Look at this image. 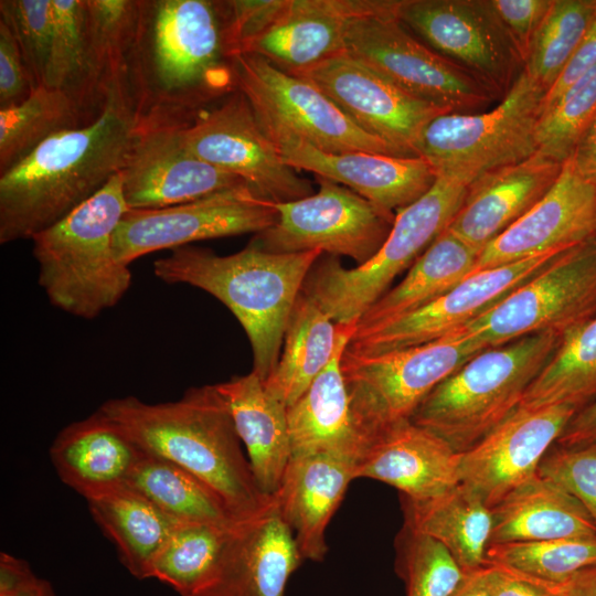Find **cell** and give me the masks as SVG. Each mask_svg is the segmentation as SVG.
I'll use <instances>...</instances> for the list:
<instances>
[{"instance_id":"6da1fadb","label":"cell","mask_w":596,"mask_h":596,"mask_svg":"<svg viewBox=\"0 0 596 596\" xmlns=\"http://www.w3.org/2000/svg\"><path fill=\"white\" fill-rule=\"evenodd\" d=\"M126 89L140 125L180 127L236 91L221 2L141 0Z\"/></svg>"},{"instance_id":"7a4b0ae2","label":"cell","mask_w":596,"mask_h":596,"mask_svg":"<svg viewBox=\"0 0 596 596\" xmlns=\"http://www.w3.org/2000/svg\"><path fill=\"white\" fill-rule=\"evenodd\" d=\"M138 126L128 94L114 88L88 123L0 173V243L31 240L99 192L120 172Z\"/></svg>"},{"instance_id":"3957f363","label":"cell","mask_w":596,"mask_h":596,"mask_svg":"<svg viewBox=\"0 0 596 596\" xmlns=\"http://www.w3.org/2000/svg\"><path fill=\"white\" fill-rule=\"evenodd\" d=\"M98 409L142 451L184 468L210 486L238 522L258 514L273 500L258 488L215 385L190 387L173 402L111 398Z\"/></svg>"},{"instance_id":"277c9868","label":"cell","mask_w":596,"mask_h":596,"mask_svg":"<svg viewBox=\"0 0 596 596\" xmlns=\"http://www.w3.org/2000/svg\"><path fill=\"white\" fill-rule=\"evenodd\" d=\"M320 249L272 253L251 243L231 255L192 245L172 249L153 263V273L168 284L206 291L238 320L251 343L252 371L265 381L275 370L285 330Z\"/></svg>"},{"instance_id":"5b68a950","label":"cell","mask_w":596,"mask_h":596,"mask_svg":"<svg viewBox=\"0 0 596 596\" xmlns=\"http://www.w3.org/2000/svg\"><path fill=\"white\" fill-rule=\"evenodd\" d=\"M127 210L117 173L94 196L31 238L39 285L54 307L91 320L129 290L130 268L118 260L113 245Z\"/></svg>"},{"instance_id":"8992f818","label":"cell","mask_w":596,"mask_h":596,"mask_svg":"<svg viewBox=\"0 0 596 596\" xmlns=\"http://www.w3.org/2000/svg\"><path fill=\"white\" fill-rule=\"evenodd\" d=\"M561 339L540 332L478 352L427 394L409 421L465 453L519 407Z\"/></svg>"},{"instance_id":"52a82bcc","label":"cell","mask_w":596,"mask_h":596,"mask_svg":"<svg viewBox=\"0 0 596 596\" xmlns=\"http://www.w3.org/2000/svg\"><path fill=\"white\" fill-rule=\"evenodd\" d=\"M468 184L437 175L432 188L395 214L380 251L365 264L345 268L338 257H320L302 291L337 323L359 321L391 287L393 280L448 227L459 210Z\"/></svg>"},{"instance_id":"ba28073f","label":"cell","mask_w":596,"mask_h":596,"mask_svg":"<svg viewBox=\"0 0 596 596\" xmlns=\"http://www.w3.org/2000/svg\"><path fill=\"white\" fill-rule=\"evenodd\" d=\"M485 349L458 331L382 353L345 348L341 370L364 451L390 426L409 419L427 394Z\"/></svg>"},{"instance_id":"9c48e42d","label":"cell","mask_w":596,"mask_h":596,"mask_svg":"<svg viewBox=\"0 0 596 596\" xmlns=\"http://www.w3.org/2000/svg\"><path fill=\"white\" fill-rule=\"evenodd\" d=\"M545 95L546 89L522 70L491 110L434 118L421 136L417 156L437 175L468 185L485 172L522 161L538 151L536 128Z\"/></svg>"},{"instance_id":"30bf717a","label":"cell","mask_w":596,"mask_h":596,"mask_svg":"<svg viewBox=\"0 0 596 596\" xmlns=\"http://www.w3.org/2000/svg\"><path fill=\"white\" fill-rule=\"evenodd\" d=\"M594 316L596 235L562 252L496 306L455 331L492 348L540 332L563 337Z\"/></svg>"},{"instance_id":"8fae6325","label":"cell","mask_w":596,"mask_h":596,"mask_svg":"<svg viewBox=\"0 0 596 596\" xmlns=\"http://www.w3.org/2000/svg\"><path fill=\"white\" fill-rule=\"evenodd\" d=\"M233 66L236 87L265 134L289 135L330 153L368 151L407 157L358 127L317 86L266 58L241 53L233 57Z\"/></svg>"},{"instance_id":"7c38bea8","label":"cell","mask_w":596,"mask_h":596,"mask_svg":"<svg viewBox=\"0 0 596 596\" xmlns=\"http://www.w3.org/2000/svg\"><path fill=\"white\" fill-rule=\"evenodd\" d=\"M344 44L400 89L447 113H475L497 98L467 70L416 40L396 15L350 20Z\"/></svg>"},{"instance_id":"4fadbf2b","label":"cell","mask_w":596,"mask_h":596,"mask_svg":"<svg viewBox=\"0 0 596 596\" xmlns=\"http://www.w3.org/2000/svg\"><path fill=\"white\" fill-rule=\"evenodd\" d=\"M315 178L318 191L275 203L276 223L255 234L251 244L272 253L320 249L330 256L349 257L358 266L365 264L386 241L395 214L344 185Z\"/></svg>"},{"instance_id":"5bb4252c","label":"cell","mask_w":596,"mask_h":596,"mask_svg":"<svg viewBox=\"0 0 596 596\" xmlns=\"http://www.w3.org/2000/svg\"><path fill=\"white\" fill-rule=\"evenodd\" d=\"M278 217L275 203L256 194L247 184L224 189L182 204L151 210L128 209L114 234L119 262L160 249H175L191 243L258 234Z\"/></svg>"},{"instance_id":"9a60e30c","label":"cell","mask_w":596,"mask_h":596,"mask_svg":"<svg viewBox=\"0 0 596 596\" xmlns=\"http://www.w3.org/2000/svg\"><path fill=\"white\" fill-rule=\"evenodd\" d=\"M181 134L196 158L238 177L266 200L289 202L313 193L310 183L283 160L238 89L203 109Z\"/></svg>"},{"instance_id":"2e32d148","label":"cell","mask_w":596,"mask_h":596,"mask_svg":"<svg viewBox=\"0 0 596 596\" xmlns=\"http://www.w3.org/2000/svg\"><path fill=\"white\" fill-rule=\"evenodd\" d=\"M397 19L503 97L523 62L488 0H402Z\"/></svg>"},{"instance_id":"e0dca14e","label":"cell","mask_w":596,"mask_h":596,"mask_svg":"<svg viewBox=\"0 0 596 596\" xmlns=\"http://www.w3.org/2000/svg\"><path fill=\"white\" fill-rule=\"evenodd\" d=\"M291 74L317 86L358 127L405 156H417L425 127L447 114L403 92L347 51Z\"/></svg>"},{"instance_id":"ac0fdd59","label":"cell","mask_w":596,"mask_h":596,"mask_svg":"<svg viewBox=\"0 0 596 596\" xmlns=\"http://www.w3.org/2000/svg\"><path fill=\"white\" fill-rule=\"evenodd\" d=\"M564 251H552L473 273L418 310L380 327L355 331L347 348L374 354L440 339L496 306Z\"/></svg>"},{"instance_id":"d6986e66","label":"cell","mask_w":596,"mask_h":596,"mask_svg":"<svg viewBox=\"0 0 596 596\" xmlns=\"http://www.w3.org/2000/svg\"><path fill=\"white\" fill-rule=\"evenodd\" d=\"M181 129L139 124L119 172L128 209L169 207L245 183L196 158Z\"/></svg>"},{"instance_id":"ffe728a7","label":"cell","mask_w":596,"mask_h":596,"mask_svg":"<svg viewBox=\"0 0 596 596\" xmlns=\"http://www.w3.org/2000/svg\"><path fill=\"white\" fill-rule=\"evenodd\" d=\"M576 412L570 405L518 407L461 454L460 483L491 509L538 472L540 461Z\"/></svg>"},{"instance_id":"44dd1931","label":"cell","mask_w":596,"mask_h":596,"mask_svg":"<svg viewBox=\"0 0 596 596\" xmlns=\"http://www.w3.org/2000/svg\"><path fill=\"white\" fill-rule=\"evenodd\" d=\"M595 235L596 185L568 158L546 194L479 253L472 274L568 249Z\"/></svg>"},{"instance_id":"7402d4cb","label":"cell","mask_w":596,"mask_h":596,"mask_svg":"<svg viewBox=\"0 0 596 596\" xmlns=\"http://www.w3.org/2000/svg\"><path fill=\"white\" fill-rule=\"evenodd\" d=\"M267 136L289 167L344 185L391 212H397L418 200L437 178L433 167L419 156H387L368 151L330 153L289 135Z\"/></svg>"},{"instance_id":"603a6c76","label":"cell","mask_w":596,"mask_h":596,"mask_svg":"<svg viewBox=\"0 0 596 596\" xmlns=\"http://www.w3.org/2000/svg\"><path fill=\"white\" fill-rule=\"evenodd\" d=\"M402 0H287L276 21L243 53L257 54L287 73L307 70L345 51L350 20L396 15Z\"/></svg>"},{"instance_id":"cb8c5ba5","label":"cell","mask_w":596,"mask_h":596,"mask_svg":"<svg viewBox=\"0 0 596 596\" xmlns=\"http://www.w3.org/2000/svg\"><path fill=\"white\" fill-rule=\"evenodd\" d=\"M302 561L275 498L231 530L217 567L198 596H285Z\"/></svg>"},{"instance_id":"d4e9b609","label":"cell","mask_w":596,"mask_h":596,"mask_svg":"<svg viewBox=\"0 0 596 596\" xmlns=\"http://www.w3.org/2000/svg\"><path fill=\"white\" fill-rule=\"evenodd\" d=\"M563 164L536 151L485 172L468 185L447 230L480 253L546 194Z\"/></svg>"},{"instance_id":"484cf974","label":"cell","mask_w":596,"mask_h":596,"mask_svg":"<svg viewBox=\"0 0 596 596\" xmlns=\"http://www.w3.org/2000/svg\"><path fill=\"white\" fill-rule=\"evenodd\" d=\"M461 454L409 419L385 429L355 462L354 479L370 478L401 496L428 499L460 483Z\"/></svg>"},{"instance_id":"4316f807","label":"cell","mask_w":596,"mask_h":596,"mask_svg":"<svg viewBox=\"0 0 596 596\" xmlns=\"http://www.w3.org/2000/svg\"><path fill=\"white\" fill-rule=\"evenodd\" d=\"M356 326L358 321L338 323V343L331 361L287 407L291 457L328 454L356 462L364 453L341 370L342 354Z\"/></svg>"},{"instance_id":"83f0119b","label":"cell","mask_w":596,"mask_h":596,"mask_svg":"<svg viewBox=\"0 0 596 596\" xmlns=\"http://www.w3.org/2000/svg\"><path fill=\"white\" fill-rule=\"evenodd\" d=\"M355 461L341 456H295L275 496L302 560L323 561L327 526L354 480Z\"/></svg>"},{"instance_id":"f1b7e54d","label":"cell","mask_w":596,"mask_h":596,"mask_svg":"<svg viewBox=\"0 0 596 596\" xmlns=\"http://www.w3.org/2000/svg\"><path fill=\"white\" fill-rule=\"evenodd\" d=\"M142 450L97 409L65 426L50 447L60 479L86 500L125 485Z\"/></svg>"},{"instance_id":"f546056e","label":"cell","mask_w":596,"mask_h":596,"mask_svg":"<svg viewBox=\"0 0 596 596\" xmlns=\"http://www.w3.org/2000/svg\"><path fill=\"white\" fill-rule=\"evenodd\" d=\"M226 403L260 491H278L291 458L287 406L253 371L214 384Z\"/></svg>"},{"instance_id":"4dcf8cb0","label":"cell","mask_w":596,"mask_h":596,"mask_svg":"<svg viewBox=\"0 0 596 596\" xmlns=\"http://www.w3.org/2000/svg\"><path fill=\"white\" fill-rule=\"evenodd\" d=\"M491 544L596 535V524L571 493L538 472L491 508Z\"/></svg>"},{"instance_id":"1f68e13d","label":"cell","mask_w":596,"mask_h":596,"mask_svg":"<svg viewBox=\"0 0 596 596\" xmlns=\"http://www.w3.org/2000/svg\"><path fill=\"white\" fill-rule=\"evenodd\" d=\"M404 524L444 545L462 573L487 564L491 509L469 487L459 483L428 499L401 496Z\"/></svg>"},{"instance_id":"d6a6232c","label":"cell","mask_w":596,"mask_h":596,"mask_svg":"<svg viewBox=\"0 0 596 596\" xmlns=\"http://www.w3.org/2000/svg\"><path fill=\"white\" fill-rule=\"evenodd\" d=\"M479 252L447 228L359 319L355 331L373 329L438 299L473 272Z\"/></svg>"},{"instance_id":"836d02e7","label":"cell","mask_w":596,"mask_h":596,"mask_svg":"<svg viewBox=\"0 0 596 596\" xmlns=\"http://www.w3.org/2000/svg\"><path fill=\"white\" fill-rule=\"evenodd\" d=\"M86 501L121 564L136 578H149L155 557L180 522L126 485Z\"/></svg>"},{"instance_id":"e575fe53","label":"cell","mask_w":596,"mask_h":596,"mask_svg":"<svg viewBox=\"0 0 596 596\" xmlns=\"http://www.w3.org/2000/svg\"><path fill=\"white\" fill-rule=\"evenodd\" d=\"M338 323L301 290L290 313L281 353L266 390L287 407L294 404L331 361Z\"/></svg>"},{"instance_id":"d590c367","label":"cell","mask_w":596,"mask_h":596,"mask_svg":"<svg viewBox=\"0 0 596 596\" xmlns=\"http://www.w3.org/2000/svg\"><path fill=\"white\" fill-rule=\"evenodd\" d=\"M126 486L180 523L232 528L238 521L224 500L184 468L142 451Z\"/></svg>"},{"instance_id":"8d00e7d4","label":"cell","mask_w":596,"mask_h":596,"mask_svg":"<svg viewBox=\"0 0 596 596\" xmlns=\"http://www.w3.org/2000/svg\"><path fill=\"white\" fill-rule=\"evenodd\" d=\"M596 400V316L564 334L529 385L519 407L570 405L577 412Z\"/></svg>"},{"instance_id":"74e56055","label":"cell","mask_w":596,"mask_h":596,"mask_svg":"<svg viewBox=\"0 0 596 596\" xmlns=\"http://www.w3.org/2000/svg\"><path fill=\"white\" fill-rule=\"evenodd\" d=\"M87 109L70 94L39 86L21 103L0 109V173L51 136L76 128Z\"/></svg>"},{"instance_id":"f35d334b","label":"cell","mask_w":596,"mask_h":596,"mask_svg":"<svg viewBox=\"0 0 596 596\" xmlns=\"http://www.w3.org/2000/svg\"><path fill=\"white\" fill-rule=\"evenodd\" d=\"M53 35L45 85L76 98L86 109L104 100L96 85L87 32L86 0H52Z\"/></svg>"},{"instance_id":"ab89813d","label":"cell","mask_w":596,"mask_h":596,"mask_svg":"<svg viewBox=\"0 0 596 596\" xmlns=\"http://www.w3.org/2000/svg\"><path fill=\"white\" fill-rule=\"evenodd\" d=\"M89 58L99 94L126 91V73L139 28L141 0H86Z\"/></svg>"},{"instance_id":"60d3db41","label":"cell","mask_w":596,"mask_h":596,"mask_svg":"<svg viewBox=\"0 0 596 596\" xmlns=\"http://www.w3.org/2000/svg\"><path fill=\"white\" fill-rule=\"evenodd\" d=\"M232 528L180 523L155 557L149 578L180 596H198L211 581Z\"/></svg>"},{"instance_id":"b9f144b4","label":"cell","mask_w":596,"mask_h":596,"mask_svg":"<svg viewBox=\"0 0 596 596\" xmlns=\"http://www.w3.org/2000/svg\"><path fill=\"white\" fill-rule=\"evenodd\" d=\"M596 15V0H553L523 70L546 93L556 83Z\"/></svg>"},{"instance_id":"7bdbcfd3","label":"cell","mask_w":596,"mask_h":596,"mask_svg":"<svg viewBox=\"0 0 596 596\" xmlns=\"http://www.w3.org/2000/svg\"><path fill=\"white\" fill-rule=\"evenodd\" d=\"M487 561L499 563L550 582H562L596 565V535L539 542L491 544Z\"/></svg>"},{"instance_id":"ee69618b","label":"cell","mask_w":596,"mask_h":596,"mask_svg":"<svg viewBox=\"0 0 596 596\" xmlns=\"http://www.w3.org/2000/svg\"><path fill=\"white\" fill-rule=\"evenodd\" d=\"M395 552L407 596H449L464 575L444 545L404 523L395 539Z\"/></svg>"},{"instance_id":"f6af8a7d","label":"cell","mask_w":596,"mask_h":596,"mask_svg":"<svg viewBox=\"0 0 596 596\" xmlns=\"http://www.w3.org/2000/svg\"><path fill=\"white\" fill-rule=\"evenodd\" d=\"M595 117L596 67L542 111L536 128L538 151L564 163Z\"/></svg>"},{"instance_id":"bcb514c9","label":"cell","mask_w":596,"mask_h":596,"mask_svg":"<svg viewBox=\"0 0 596 596\" xmlns=\"http://www.w3.org/2000/svg\"><path fill=\"white\" fill-rule=\"evenodd\" d=\"M0 21L19 45L33 88L44 86L53 35L52 0H1Z\"/></svg>"},{"instance_id":"7dc6e473","label":"cell","mask_w":596,"mask_h":596,"mask_svg":"<svg viewBox=\"0 0 596 596\" xmlns=\"http://www.w3.org/2000/svg\"><path fill=\"white\" fill-rule=\"evenodd\" d=\"M538 473L575 497L596 524V449L553 445L540 461Z\"/></svg>"},{"instance_id":"c3c4849f","label":"cell","mask_w":596,"mask_h":596,"mask_svg":"<svg viewBox=\"0 0 596 596\" xmlns=\"http://www.w3.org/2000/svg\"><path fill=\"white\" fill-rule=\"evenodd\" d=\"M221 4L225 43L233 60L276 21L287 0H232Z\"/></svg>"},{"instance_id":"681fc988","label":"cell","mask_w":596,"mask_h":596,"mask_svg":"<svg viewBox=\"0 0 596 596\" xmlns=\"http://www.w3.org/2000/svg\"><path fill=\"white\" fill-rule=\"evenodd\" d=\"M524 67L532 41L553 0H488Z\"/></svg>"},{"instance_id":"f907efd6","label":"cell","mask_w":596,"mask_h":596,"mask_svg":"<svg viewBox=\"0 0 596 596\" xmlns=\"http://www.w3.org/2000/svg\"><path fill=\"white\" fill-rule=\"evenodd\" d=\"M33 89L19 45L0 21V109L21 103Z\"/></svg>"},{"instance_id":"816d5d0a","label":"cell","mask_w":596,"mask_h":596,"mask_svg":"<svg viewBox=\"0 0 596 596\" xmlns=\"http://www.w3.org/2000/svg\"><path fill=\"white\" fill-rule=\"evenodd\" d=\"M488 562L493 596H558V583L541 579L503 564Z\"/></svg>"},{"instance_id":"f5cc1de1","label":"cell","mask_w":596,"mask_h":596,"mask_svg":"<svg viewBox=\"0 0 596 596\" xmlns=\"http://www.w3.org/2000/svg\"><path fill=\"white\" fill-rule=\"evenodd\" d=\"M0 596H55L52 585L35 575L28 562L0 553Z\"/></svg>"},{"instance_id":"db71d44e","label":"cell","mask_w":596,"mask_h":596,"mask_svg":"<svg viewBox=\"0 0 596 596\" xmlns=\"http://www.w3.org/2000/svg\"><path fill=\"white\" fill-rule=\"evenodd\" d=\"M594 67H596V15L561 76L546 93L543 110Z\"/></svg>"},{"instance_id":"11a10c76","label":"cell","mask_w":596,"mask_h":596,"mask_svg":"<svg viewBox=\"0 0 596 596\" xmlns=\"http://www.w3.org/2000/svg\"><path fill=\"white\" fill-rule=\"evenodd\" d=\"M554 445L596 449V400L573 415Z\"/></svg>"},{"instance_id":"9f6ffc18","label":"cell","mask_w":596,"mask_h":596,"mask_svg":"<svg viewBox=\"0 0 596 596\" xmlns=\"http://www.w3.org/2000/svg\"><path fill=\"white\" fill-rule=\"evenodd\" d=\"M570 160L584 180L596 185V117L579 138Z\"/></svg>"},{"instance_id":"6f0895ef","label":"cell","mask_w":596,"mask_h":596,"mask_svg":"<svg viewBox=\"0 0 596 596\" xmlns=\"http://www.w3.org/2000/svg\"><path fill=\"white\" fill-rule=\"evenodd\" d=\"M558 583V596H596V565L585 567Z\"/></svg>"},{"instance_id":"680465c9","label":"cell","mask_w":596,"mask_h":596,"mask_svg":"<svg viewBox=\"0 0 596 596\" xmlns=\"http://www.w3.org/2000/svg\"><path fill=\"white\" fill-rule=\"evenodd\" d=\"M449 596H493L489 581L488 562L477 570L465 572Z\"/></svg>"}]
</instances>
